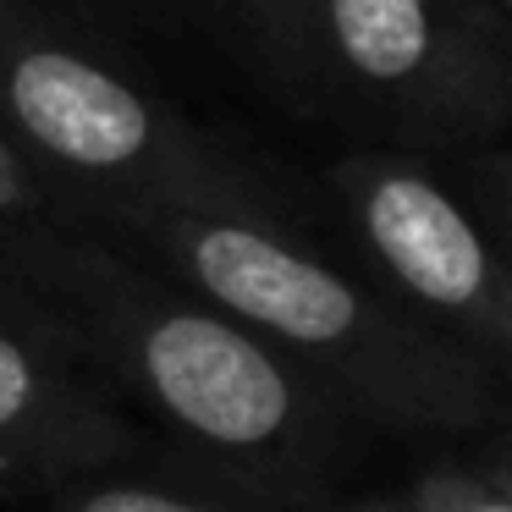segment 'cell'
Segmentation results:
<instances>
[{"instance_id": "obj_1", "label": "cell", "mask_w": 512, "mask_h": 512, "mask_svg": "<svg viewBox=\"0 0 512 512\" xmlns=\"http://www.w3.org/2000/svg\"><path fill=\"white\" fill-rule=\"evenodd\" d=\"M0 276L34 292L111 397L144 408L221 490L276 507L331 479L342 402L149 259L83 226H0Z\"/></svg>"}, {"instance_id": "obj_2", "label": "cell", "mask_w": 512, "mask_h": 512, "mask_svg": "<svg viewBox=\"0 0 512 512\" xmlns=\"http://www.w3.org/2000/svg\"><path fill=\"white\" fill-rule=\"evenodd\" d=\"M127 254L210 298L331 391L347 419L413 435H463L501 413L496 380L419 325L375 281L314 254L276 204H166L100 226Z\"/></svg>"}, {"instance_id": "obj_3", "label": "cell", "mask_w": 512, "mask_h": 512, "mask_svg": "<svg viewBox=\"0 0 512 512\" xmlns=\"http://www.w3.org/2000/svg\"><path fill=\"white\" fill-rule=\"evenodd\" d=\"M0 133L67 199L72 226L166 204H276L89 45L0 6Z\"/></svg>"}, {"instance_id": "obj_4", "label": "cell", "mask_w": 512, "mask_h": 512, "mask_svg": "<svg viewBox=\"0 0 512 512\" xmlns=\"http://www.w3.org/2000/svg\"><path fill=\"white\" fill-rule=\"evenodd\" d=\"M309 67L408 144H474L512 122L501 0H314Z\"/></svg>"}, {"instance_id": "obj_5", "label": "cell", "mask_w": 512, "mask_h": 512, "mask_svg": "<svg viewBox=\"0 0 512 512\" xmlns=\"http://www.w3.org/2000/svg\"><path fill=\"white\" fill-rule=\"evenodd\" d=\"M325 182L375 287L490 380H512V259L474 204L413 149H353Z\"/></svg>"}, {"instance_id": "obj_6", "label": "cell", "mask_w": 512, "mask_h": 512, "mask_svg": "<svg viewBox=\"0 0 512 512\" xmlns=\"http://www.w3.org/2000/svg\"><path fill=\"white\" fill-rule=\"evenodd\" d=\"M133 452V424L67 325L0 276V490H56Z\"/></svg>"}, {"instance_id": "obj_7", "label": "cell", "mask_w": 512, "mask_h": 512, "mask_svg": "<svg viewBox=\"0 0 512 512\" xmlns=\"http://www.w3.org/2000/svg\"><path fill=\"white\" fill-rule=\"evenodd\" d=\"M50 512H270V507L232 496V490H193V485H166V479L116 474L111 463L56 485Z\"/></svg>"}, {"instance_id": "obj_8", "label": "cell", "mask_w": 512, "mask_h": 512, "mask_svg": "<svg viewBox=\"0 0 512 512\" xmlns=\"http://www.w3.org/2000/svg\"><path fill=\"white\" fill-rule=\"evenodd\" d=\"M408 507L413 512H512V490L501 479H490L485 468L435 463L413 479Z\"/></svg>"}, {"instance_id": "obj_9", "label": "cell", "mask_w": 512, "mask_h": 512, "mask_svg": "<svg viewBox=\"0 0 512 512\" xmlns=\"http://www.w3.org/2000/svg\"><path fill=\"white\" fill-rule=\"evenodd\" d=\"M0 226H72V210L28 155L0 133Z\"/></svg>"}, {"instance_id": "obj_10", "label": "cell", "mask_w": 512, "mask_h": 512, "mask_svg": "<svg viewBox=\"0 0 512 512\" xmlns=\"http://www.w3.org/2000/svg\"><path fill=\"white\" fill-rule=\"evenodd\" d=\"M468 204L479 210V221L496 232V243L512 259V155L507 149H485L468 160Z\"/></svg>"}, {"instance_id": "obj_11", "label": "cell", "mask_w": 512, "mask_h": 512, "mask_svg": "<svg viewBox=\"0 0 512 512\" xmlns=\"http://www.w3.org/2000/svg\"><path fill=\"white\" fill-rule=\"evenodd\" d=\"M221 6H232L237 17H248V23L259 28V34H270L281 56H292V61H303V67H309L314 0H221Z\"/></svg>"}, {"instance_id": "obj_12", "label": "cell", "mask_w": 512, "mask_h": 512, "mask_svg": "<svg viewBox=\"0 0 512 512\" xmlns=\"http://www.w3.org/2000/svg\"><path fill=\"white\" fill-rule=\"evenodd\" d=\"M479 468H485V474H490V479H501V485H507V490H512V435H501V441H496V446H490V452H485V457H479Z\"/></svg>"}, {"instance_id": "obj_13", "label": "cell", "mask_w": 512, "mask_h": 512, "mask_svg": "<svg viewBox=\"0 0 512 512\" xmlns=\"http://www.w3.org/2000/svg\"><path fill=\"white\" fill-rule=\"evenodd\" d=\"M314 512H413L408 501H347V507H314Z\"/></svg>"}, {"instance_id": "obj_14", "label": "cell", "mask_w": 512, "mask_h": 512, "mask_svg": "<svg viewBox=\"0 0 512 512\" xmlns=\"http://www.w3.org/2000/svg\"><path fill=\"white\" fill-rule=\"evenodd\" d=\"M501 6H507V12H512V0H501Z\"/></svg>"}]
</instances>
